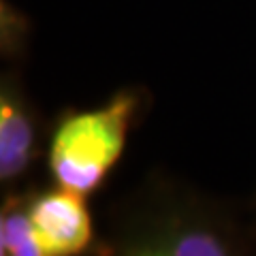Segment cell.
<instances>
[{"mask_svg": "<svg viewBox=\"0 0 256 256\" xmlns=\"http://www.w3.org/2000/svg\"><path fill=\"white\" fill-rule=\"evenodd\" d=\"M102 256H246L256 254V214L152 173L109 207Z\"/></svg>", "mask_w": 256, "mask_h": 256, "instance_id": "obj_1", "label": "cell"}, {"mask_svg": "<svg viewBox=\"0 0 256 256\" xmlns=\"http://www.w3.org/2000/svg\"><path fill=\"white\" fill-rule=\"evenodd\" d=\"M150 98L143 86H124L96 107L62 109L47 132L50 182L94 196L124 158L132 130L148 116Z\"/></svg>", "mask_w": 256, "mask_h": 256, "instance_id": "obj_2", "label": "cell"}, {"mask_svg": "<svg viewBox=\"0 0 256 256\" xmlns=\"http://www.w3.org/2000/svg\"><path fill=\"white\" fill-rule=\"evenodd\" d=\"M0 256H102L88 198L52 182L4 192Z\"/></svg>", "mask_w": 256, "mask_h": 256, "instance_id": "obj_3", "label": "cell"}, {"mask_svg": "<svg viewBox=\"0 0 256 256\" xmlns=\"http://www.w3.org/2000/svg\"><path fill=\"white\" fill-rule=\"evenodd\" d=\"M47 132L41 109L28 92L22 66L0 75V188H24L36 164L45 160Z\"/></svg>", "mask_w": 256, "mask_h": 256, "instance_id": "obj_4", "label": "cell"}, {"mask_svg": "<svg viewBox=\"0 0 256 256\" xmlns=\"http://www.w3.org/2000/svg\"><path fill=\"white\" fill-rule=\"evenodd\" d=\"M30 18L11 0H0V54L9 66H22L30 47Z\"/></svg>", "mask_w": 256, "mask_h": 256, "instance_id": "obj_5", "label": "cell"}]
</instances>
